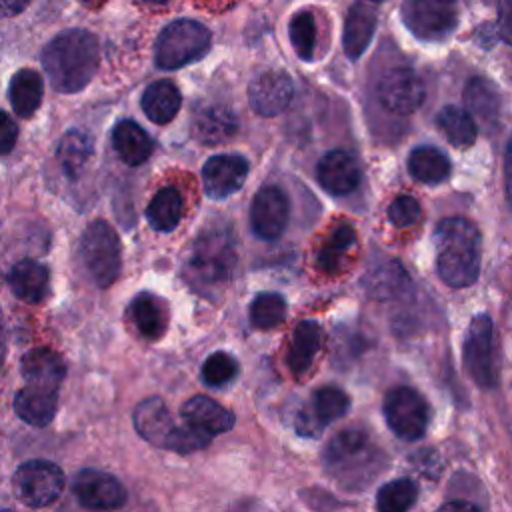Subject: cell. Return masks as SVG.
<instances>
[{"label": "cell", "instance_id": "cell-28", "mask_svg": "<svg viewBox=\"0 0 512 512\" xmlns=\"http://www.w3.org/2000/svg\"><path fill=\"white\" fill-rule=\"evenodd\" d=\"M42 94H44V82L36 70L20 68L12 76L10 88H8V98L18 116L30 118L38 110V106L42 102Z\"/></svg>", "mask_w": 512, "mask_h": 512}, {"label": "cell", "instance_id": "cell-9", "mask_svg": "<svg viewBox=\"0 0 512 512\" xmlns=\"http://www.w3.org/2000/svg\"><path fill=\"white\" fill-rule=\"evenodd\" d=\"M18 500L32 508L52 504L64 490V472L48 460H28L12 478Z\"/></svg>", "mask_w": 512, "mask_h": 512}, {"label": "cell", "instance_id": "cell-18", "mask_svg": "<svg viewBox=\"0 0 512 512\" xmlns=\"http://www.w3.org/2000/svg\"><path fill=\"white\" fill-rule=\"evenodd\" d=\"M238 130V118L234 110L222 104H208L192 116V136L204 146H218L228 142Z\"/></svg>", "mask_w": 512, "mask_h": 512}, {"label": "cell", "instance_id": "cell-23", "mask_svg": "<svg viewBox=\"0 0 512 512\" xmlns=\"http://www.w3.org/2000/svg\"><path fill=\"white\" fill-rule=\"evenodd\" d=\"M112 146L120 160L128 166L144 164L152 150L154 142L148 132L134 120H120L112 130Z\"/></svg>", "mask_w": 512, "mask_h": 512}, {"label": "cell", "instance_id": "cell-25", "mask_svg": "<svg viewBox=\"0 0 512 512\" xmlns=\"http://www.w3.org/2000/svg\"><path fill=\"white\" fill-rule=\"evenodd\" d=\"M128 314L142 336L156 340L166 332L168 326V308L166 302L152 294V292H140L134 296V300L128 306Z\"/></svg>", "mask_w": 512, "mask_h": 512}, {"label": "cell", "instance_id": "cell-16", "mask_svg": "<svg viewBox=\"0 0 512 512\" xmlns=\"http://www.w3.org/2000/svg\"><path fill=\"white\" fill-rule=\"evenodd\" d=\"M294 96L292 78L282 70H266L248 86V100L260 116L280 114Z\"/></svg>", "mask_w": 512, "mask_h": 512}, {"label": "cell", "instance_id": "cell-17", "mask_svg": "<svg viewBox=\"0 0 512 512\" xmlns=\"http://www.w3.org/2000/svg\"><path fill=\"white\" fill-rule=\"evenodd\" d=\"M316 178L326 192L334 196H344L358 186L360 168L354 156H350L348 152L332 150L320 158L316 166Z\"/></svg>", "mask_w": 512, "mask_h": 512}, {"label": "cell", "instance_id": "cell-48", "mask_svg": "<svg viewBox=\"0 0 512 512\" xmlns=\"http://www.w3.org/2000/svg\"><path fill=\"white\" fill-rule=\"evenodd\" d=\"M234 512H262V510H260V508H256L254 504H248V506H246V504H242V506H238Z\"/></svg>", "mask_w": 512, "mask_h": 512}, {"label": "cell", "instance_id": "cell-8", "mask_svg": "<svg viewBox=\"0 0 512 512\" xmlns=\"http://www.w3.org/2000/svg\"><path fill=\"white\" fill-rule=\"evenodd\" d=\"M462 360L466 374L480 388H494L498 382V356H496V340H494V324L492 318L484 312L476 314L464 336Z\"/></svg>", "mask_w": 512, "mask_h": 512}, {"label": "cell", "instance_id": "cell-33", "mask_svg": "<svg viewBox=\"0 0 512 512\" xmlns=\"http://www.w3.org/2000/svg\"><path fill=\"white\" fill-rule=\"evenodd\" d=\"M436 124L440 132L446 136V140L456 148H468L476 140V122L464 108L444 106L438 112Z\"/></svg>", "mask_w": 512, "mask_h": 512}, {"label": "cell", "instance_id": "cell-3", "mask_svg": "<svg viewBox=\"0 0 512 512\" xmlns=\"http://www.w3.org/2000/svg\"><path fill=\"white\" fill-rule=\"evenodd\" d=\"M436 272L444 284L466 288L478 280L482 262V238L478 228L460 216L438 222L434 232Z\"/></svg>", "mask_w": 512, "mask_h": 512}, {"label": "cell", "instance_id": "cell-45", "mask_svg": "<svg viewBox=\"0 0 512 512\" xmlns=\"http://www.w3.org/2000/svg\"><path fill=\"white\" fill-rule=\"evenodd\" d=\"M32 0H0V18H12L22 14Z\"/></svg>", "mask_w": 512, "mask_h": 512}, {"label": "cell", "instance_id": "cell-22", "mask_svg": "<svg viewBox=\"0 0 512 512\" xmlns=\"http://www.w3.org/2000/svg\"><path fill=\"white\" fill-rule=\"evenodd\" d=\"M464 104L466 112L482 122L484 126H494L500 118L502 98L498 86L482 76L470 78L464 88Z\"/></svg>", "mask_w": 512, "mask_h": 512}, {"label": "cell", "instance_id": "cell-35", "mask_svg": "<svg viewBox=\"0 0 512 512\" xmlns=\"http://www.w3.org/2000/svg\"><path fill=\"white\" fill-rule=\"evenodd\" d=\"M418 498V486L410 478L386 482L376 494L378 512H408Z\"/></svg>", "mask_w": 512, "mask_h": 512}, {"label": "cell", "instance_id": "cell-43", "mask_svg": "<svg viewBox=\"0 0 512 512\" xmlns=\"http://www.w3.org/2000/svg\"><path fill=\"white\" fill-rule=\"evenodd\" d=\"M498 6V32L512 44V0H496Z\"/></svg>", "mask_w": 512, "mask_h": 512}, {"label": "cell", "instance_id": "cell-6", "mask_svg": "<svg viewBox=\"0 0 512 512\" xmlns=\"http://www.w3.org/2000/svg\"><path fill=\"white\" fill-rule=\"evenodd\" d=\"M210 30L196 20H174L162 28L154 44V62L162 70L182 68L206 54Z\"/></svg>", "mask_w": 512, "mask_h": 512}, {"label": "cell", "instance_id": "cell-12", "mask_svg": "<svg viewBox=\"0 0 512 512\" xmlns=\"http://www.w3.org/2000/svg\"><path fill=\"white\" fill-rule=\"evenodd\" d=\"M376 94H378L380 104L388 112H394L400 116H408V114L416 112L426 98L422 78L410 68L388 70L380 78Z\"/></svg>", "mask_w": 512, "mask_h": 512}, {"label": "cell", "instance_id": "cell-24", "mask_svg": "<svg viewBox=\"0 0 512 512\" xmlns=\"http://www.w3.org/2000/svg\"><path fill=\"white\" fill-rule=\"evenodd\" d=\"M48 280H50V272L44 264L36 262V260H20L18 264L12 266L10 274H8V284L10 290L14 292L16 298L28 302V304H36L42 302L48 294Z\"/></svg>", "mask_w": 512, "mask_h": 512}, {"label": "cell", "instance_id": "cell-41", "mask_svg": "<svg viewBox=\"0 0 512 512\" xmlns=\"http://www.w3.org/2000/svg\"><path fill=\"white\" fill-rule=\"evenodd\" d=\"M406 280L408 278H406L404 270L396 262H392V266H388L382 276L374 272V278L370 280V284H372L374 294H390V292L394 294L400 286H406Z\"/></svg>", "mask_w": 512, "mask_h": 512}, {"label": "cell", "instance_id": "cell-34", "mask_svg": "<svg viewBox=\"0 0 512 512\" xmlns=\"http://www.w3.org/2000/svg\"><path fill=\"white\" fill-rule=\"evenodd\" d=\"M356 242V232L354 228L348 224V222H342L338 224L328 240L324 242L320 254H318V266L326 272V274H334L340 270L346 254L350 252V248L354 246Z\"/></svg>", "mask_w": 512, "mask_h": 512}, {"label": "cell", "instance_id": "cell-1", "mask_svg": "<svg viewBox=\"0 0 512 512\" xmlns=\"http://www.w3.org/2000/svg\"><path fill=\"white\" fill-rule=\"evenodd\" d=\"M40 60L54 90L64 94L80 92L98 70V40L82 28L64 30L44 46Z\"/></svg>", "mask_w": 512, "mask_h": 512}, {"label": "cell", "instance_id": "cell-49", "mask_svg": "<svg viewBox=\"0 0 512 512\" xmlns=\"http://www.w3.org/2000/svg\"><path fill=\"white\" fill-rule=\"evenodd\" d=\"M144 2H148V4H166L168 0H144Z\"/></svg>", "mask_w": 512, "mask_h": 512}, {"label": "cell", "instance_id": "cell-5", "mask_svg": "<svg viewBox=\"0 0 512 512\" xmlns=\"http://www.w3.org/2000/svg\"><path fill=\"white\" fill-rule=\"evenodd\" d=\"M134 426L138 434L150 444L166 450H174L180 454L200 450L210 442V436L194 430L186 422L176 424L166 404L158 396L146 398L136 406Z\"/></svg>", "mask_w": 512, "mask_h": 512}, {"label": "cell", "instance_id": "cell-20", "mask_svg": "<svg viewBox=\"0 0 512 512\" xmlns=\"http://www.w3.org/2000/svg\"><path fill=\"white\" fill-rule=\"evenodd\" d=\"M22 376L32 388L56 392L64 380L66 366L60 354L48 348H34L22 356Z\"/></svg>", "mask_w": 512, "mask_h": 512}, {"label": "cell", "instance_id": "cell-26", "mask_svg": "<svg viewBox=\"0 0 512 512\" xmlns=\"http://www.w3.org/2000/svg\"><path fill=\"white\" fill-rule=\"evenodd\" d=\"M182 104L180 90L170 80H156L148 84L142 92L140 106L146 118L154 124H168L174 120Z\"/></svg>", "mask_w": 512, "mask_h": 512}, {"label": "cell", "instance_id": "cell-31", "mask_svg": "<svg viewBox=\"0 0 512 512\" xmlns=\"http://www.w3.org/2000/svg\"><path fill=\"white\" fill-rule=\"evenodd\" d=\"M182 218V196L174 186L160 188L146 208L148 224L158 232H172Z\"/></svg>", "mask_w": 512, "mask_h": 512}, {"label": "cell", "instance_id": "cell-4", "mask_svg": "<svg viewBox=\"0 0 512 512\" xmlns=\"http://www.w3.org/2000/svg\"><path fill=\"white\" fill-rule=\"evenodd\" d=\"M236 266V242L228 226L216 224L202 230L186 262V278L200 290H210L230 280Z\"/></svg>", "mask_w": 512, "mask_h": 512}, {"label": "cell", "instance_id": "cell-10", "mask_svg": "<svg viewBox=\"0 0 512 512\" xmlns=\"http://www.w3.org/2000/svg\"><path fill=\"white\" fill-rule=\"evenodd\" d=\"M384 418L398 438L418 440L428 428V404L414 388L396 386L384 398Z\"/></svg>", "mask_w": 512, "mask_h": 512}, {"label": "cell", "instance_id": "cell-11", "mask_svg": "<svg viewBox=\"0 0 512 512\" xmlns=\"http://www.w3.org/2000/svg\"><path fill=\"white\" fill-rule=\"evenodd\" d=\"M406 28L420 40H442L458 24L456 0H408L402 6Z\"/></svg>", "mask_w": 512, "mask_h": 512}, {"label": "cell", "instance_id": "cell-29", "mask_svg": "<svg viewBox=\"0 0 512 512\" xmlns=\"http://www.w3.org/2000/svg\"><path fill=\"white\" fill-rule=\"evenodd\" d=\"M58 406L56 392L26 386L14 398V410L18 418L32 426H46L52 422Z\"/></svg>", "mask_w": 512, "mask_h": 512}, {"label": "cell", "instance_id": "cell-2", "mask_svg": "<svg viewBox=\"0 0 512 512\" xmlns=\"http://www.w3.org/2000/svg\"><path fill=\"white\" fill-rule=\"evenodd\" d=\"M326 474L346 490H364L386 466V454L360 428L338 432L324 448Z\"/></svg>", "mask_w": 512, "mask_h": 512}, {"label": "cell", "instance_id": "cell-40", "mask_svg": "<svg viewBox=\"0 0 512 512\" xmlns=\"http://www.w3.org/2000/svg\"><path fill=\"white\" fill-rule=\"evenodd\" d=\"M420 216H422L420 204L412 196H398L388 206V220L396 228H410V226H414L420 220Z\"/></svg>", "mask_w": 512, "mask_h": 512}, {"label": "cell", "instance_id": "cell-47", "mask_svg": "<svg viewBox=\"0 0 512 512\" xmlns=\"http://www.w3.org/2000/svg\"><path fill=\"white\" fill-rule=\"evenodd\" d=\"M4 358H6V330H4V320L0 314V368L4 364Z\"/></svg>", "mask_w": 512, "mask_h": 512}, {"label": "cell", "instance_id": "cell-15", "mask_svg": "<svg viewBox=\"0 0 512 512\" xmlns=\"http://www.w3.org/2000/svg\"><path fill=\"white\" fill-rule=\"evenodd\" d=\"M248 176V160L240 154H218L202 168L204 192L212 200H222L238 192Z\"/></svg>", "mask_w": 512, "mask_h": 512}, {"label": "cell", "instance_id": "cell-27", "mask_svg": "<svg viewBox=\"0 0 512 512\" xmlns=\"http://www.w3.org/2000/svg\"><path fill=\"white\" fill-rule=\"evenodd\" d=\"M322 344V330L312 320H302L296 324L290 346H288V368L294 376H302L312 366Z\"/></svg>", "mask_w": 512, "mask_h": 512}, {"label": "cell", "instance_id": "cell-13", "mask_svg": "<svg viewBox=\"0 0 512 512\" xmlns=\"http://www.w3.org/2000/svg\"><path fill=\"white\" fill-rule=\"evenodd\" d=\"M290 200L278 186H262L250 206L252 232L262 240H276L286 230Z\"/></svg>", "mask_w": 512, "mask_h": 512}, {"label": "cell", "instance_id": "cell-19", "mask_svg": "<svg viewBox=\"0 0 512 512\" xmlns=\"http://www.w3.org/2000/svg\"><path fill=\"white\" fill-rule=\"evenodd\" d=\"M180 416L188 426L206 436H216L228 432L234 426V414L208 396H192L180 410Z\"/></svg>", "mask_w": 512, "mask_h": 512}, {"label": "cell", "instance_id": "cell-39", "mask_svg": "<svg viewBox=\"0 0 512 512\" xmlns=\"http://www.w3.org/2000/svg\"><path fill=\"white\" fill-rule=\"evenodd\" d=\"M200 376L206 386L222 388L238 376V362L228 352H214L204 360Z\"/></svg>", "mask_w": 512, "mask_h": 512}, {"label": "cell", "instance_id": "cell-42", "mask_svg": "<svg viewBox=\"0 0 512 512\" xmlns=\"http://www.w3.org/2000/svg\"><path fill=\"white\" fill-rule=\"evenodd\" d=\"M18 140V128L12 116L4 110H0V156L8 154Z\"/></svg>", "mask_w": 512, "mask_h": 512}, {"label": "cell", "instance_id": "cell-30", "mask_svg": "<svg viewBox=\"0 0 512 512\" xmlns=\"http://www.w3.org/2000/svg\"><path fill=\"white\" fill-rule=\"evenodd\" d=\"M448 156L434 146H418L408 154V172L422 184H440L450 176Z\"/></svg>", "mask_w": 512, "mask_h": 512}, {"label": "cell", "instance_id": "cell-21", "mask_svg": "<svg viewBox=\"0 0 512 512\" xmlns=\"http://www.w3.org/2000/svg\"><path fill=\"white\" fill-rule=\"evenodd\" d=\"M376 10L370 2L358 0L350 6L346 20H344V34H342V48L348 58L356 60L368 48L374 28H376Z\"/></svg>", "mask_w": 512, "mask_h": 512}, {"label": "cell", "instance_id": "cell-38", "mask_svg": "<svg viewBox=\"0 0 512 512\" xmlns=\"http://www.w3.org/2000/svg\"><path fill=\"white\" fill-rule=\"evenodd\" d=\"M290 42L294 52L302 60H312L314 58V48H316V24L314 16L308 10H300L290 18L288 26Z\"/></svg>", "mask_w": 512, "mask_h": 512}, {"label": "cell", "instance_id": "cell-46", "mask_svg": "<svg viewBox=\"0 0 512 512\" xmlns=\"http://www.w3.org/2000/svg\"><path fill=\"white\" fill-rule=\"evenodd\" d=\"M436 512H480V508H476L474 504L464 502V500H452V502L442 504Z\"/></svg>", "mask_w": 512, "mask_h": 512}, {"label": "cell", "instance_id": "cell-50", "mask_svg": "<svg viewBox=\"0 0 512 512\" xmlns=\"http://www.w3.org/2000/svg\"><path fill=\"white\" fill-rule=\"evenodd\" d=\"M0 512H12V510H0Z\"/></svg>", "mask_w": 512, "mask_h": 512}, {"label": "cell", "instance_id": "cell-32", "mask_svg": "<svg viewBox=\"0 0 512 512\" xmlns=\"http://www.w3.org/2000/svg\"><path fill=\"white\" fill-rule=\"evenodd\" d=\"M92 154H94L92 138L82 130H68L62 136L56 150L58 162L70 178H78V174L84 170Z\"/></svg>", "mask_w": 512, "mask_h": 512}, {"label": "cell", "instance_id": "cell-36", "mask_svg": "<svg viewBox=\"0 0 512 512\" xmlns=\"http://www.w3.org/2000/svg\"><path fill=\"white\" fill-rule=\"evenodd\" d=\"M286 300L278 292H262L250 304V322L258 330H272L284 322Z\"/></svg>", "mask_w": 512, "mask_h": 512}, {"label": "cell", "instance_id": "cell-14", "mask_svg": "<svg viewBox=\"0 0 512 512\" xmlns=\"http://www.w3.org/2000/svg\"><path fill=\"white\" fill-rule=\"evenodd\" d=\"M72 492L78 502L90 510H116L128 498L126 488L114 476L92 468L80 470L74 476Z\"/></svg>", "mask_w": 512, "mask_h": 512}, {"label": "cell", "instance_id": "cell-37", "mask_svg": "<svg viewBox=\"0 0 512 512\" xmlns=\"http://www.w3.org/2000/svg\"><path fill=\"white\" fill-rule=\"evenodd\" d=\"M312 408H314V416L320 424H330L348 412L350 398L338 386H322L314 392Z\"/></svg>", "mask_w": 512, "mask_h": 512}, {"label": "cell", "instance_id": "cell-7", "mask_svg": "<svg viewBox=\"0 0 512 512\" xmlns=\"http://www.w3.org/2000/svg\"><path fill=\"white\" fill-rule=\"evenodd\" d=\"M80 258L96 286H110L118 278L122 264L116 230L104 220L90 222L80 238Z\"/></svg>", "mask_w": 512, "mask_h": 512}, {"label": "cell", "instance_id": "cell-44", "mask_svg": "<svg viewBox=\"0 0 512 512\" xmlns=\"http://www.w3.org/2000/svg\"><path fill=\"white\" fill-rule=\"evenodd\" d=\"M504 190H506V198H508V204L512 206V136L506 144V150H504Z\"/></svg>", "mask_w": 512, "mask_h": 512}]
</instances>
